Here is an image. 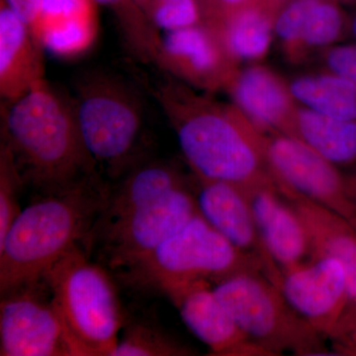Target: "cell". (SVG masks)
<instances>
[{
  "instance_id": "1",
  "label": "cell",
  "mask_w": 356,
  "mask_h": 356,
  "mask_svg": "<svg viewBox=\"0 0 356 356\" xmlns=\"http://www.w3.org/2000/svg\"><path fill=\"white\" fill-rule=\"evenodd\" d=\"M108 188L89 175L21 211L0 242L1 295L39 282L72 248L88 242Z\"/></svg>"
},
{
  "instance_id": "2",
  "label": "cell",
  "mask_w": 356,
  "mask_h": 356,
  "mask_svg": "<svg viewBox=\"0 0 356 356\" xmlns=\"http://www.w3.org/2000/svg\"><path fill=\"white\" fill-rule=\"evenodd\" d=\"M2 139L13 151L23 180L55 193L95 175L74 110L46 79L10 103Z\"/></svg>"
},
{
  "instance_id": "3",
  "label": "cell",
  "mask_w": 356,
  "mask_h": 356,
  "mask_svg": "<svg viewBox=\"0 0 356 356\" xmlns=\"http://www.w3.org/2000/svg\"><path fill=\"white\" fill-rule=\"evenodd\" d=\"M177 132L180 149L197 177L248 188L275 184L257 140L242 119L177 84L154 88Z\"/></svg>"
},
{
  "instance_id": "4",
  "label": "cell",
  "mask_w": 356,
  "mask_h": 356,
  "mask_svg": "<svg viewBox=\"0 0 356 356\" xmlns=\"http://www.w3.org/2000/svg\"><path fill=\"white\" fill-rule=\"evenodd\" d=\"M51 301L79 356H111L123 327L111 278L76 245L44 274Z\"/></svg>"
},
{
  "instance_id": "5",
  "label": "cell",
  "mask_w": 356,
  "mask_h": 356,
  "mask_svg": "<svg viewBox=\"0 0 356 356\" xmlns=\"http://www.w3.org/2000/svg\"><path fill=\"white\" fill-rule=\"evenodd\" d=\"M243 273H261L257 255L238 250L200 214H196L154 252L125 270L137 286L163 294L197 280L220 281Z\"/></svg>"
},
{
  "instance_id": "6",
  "label": "cell",
  "mask_w": 356,
  "mask_h": 356,
  "mask_svg": "<svg viewBox=\"0 0 356 356\" xmlns=\"http://www.w3.org/2000/svg\"><path fill=\"white\" fill-rule=\"evenodd\" d=\"M238 327L270 355H330L325 337L261 273H243L213 287Z\"/></svg>"
},
{
  "instance_id": "7",
  "label": "cell",
  "mask_w": 356,
  "mask_h": 356,
  "mask_svg": "<svg viewBox=\"0 0 356 356\" xmlns=\"http://www.w3.org/2000/svg\"><path fill=\"white\" fill-rule=\"evenodd\" d=\"M89 156L118 177L139 145L143 110L131 88L113 76L93 74L79 84L74 105Z\"/></svg>"
},
{
  "instance_id": "8",
  "label": "cell",
  "mask_w": 356,
  "mask_h": 356,
  "mask_svg": "<svg viewBox=\"0 0 356 356\" xmlns=\"http://www.w3.org/2000/svg\"><path fill=\"white\" fill-rule=\"evenodd\" d=\"M198 213L196 197L184 185L106 226L93 229L88 242L95 243L111 268L126 270L154 252Z\"/></svg>"
},
{
  "instance_id": "9",
  "label": "cell",
  "mask_w": 356,
  "mask_h": 356,
  "mask_svg": "<svg viewBox=\"0 0 356 356\" xmlns=\"http://www.w3.org/2000/svg\"><path fill=\"white\" fill-rule=\"evenodd\" d=\"M255 139L277 189H289L329 208L355 225L356 200L350 178L298 138L276 133Z\"/></svg>"
},
{
  "instance_id": "10",
  "label": "cell",
  "mask_w": 356,
  "mask_h": 356,
  "mask_svg": "<svg viewBox=\"0 0 356 356\" xmlns=\"http://www.w3.org/2000/svg\"><path fill=\"white\" fill-rule=\"evenodd\" d=\"M38 283L1 295L0 355L79 356L53 301Z\"/></svg>"
},
{
  "instance_id": "11",
  "label": "cell",
  "mask_w": 356,
  "mask_h": 356,
  "mask_svg": "<svg viewBox=\"0 0 356 356\" xmlns=\"http://www.w3.org/2000/svg\"><path fill=\"white\" fill-rule=\"evenodd\" d=\"M277 288L290 305L327 339L346 315L348 276L341 262L332 257H312L283 271Z\"/></svg>"
},
{
  "instance_id": "12",
  "label": "cell",
  "mask_w": 356,
  "mask_h": 356,
  "mask_svg": "<svg viewBox=\"0 0 356 356\" xmlns=\"http://www.w3.org/2000/svg\"><path fill=\"white\" fill-rule=\"evenodd\" d=\"M166 296L175 304L184 324L218 356H269L238 327L218 298L208 280L173 288Z\"/></svg>"
},
{
  "instance_id": "13",
  "label": "cell",
  "mask_w": 356,
  "mask_h": 356,
  "mask_svg": "<svg viewBox=\"0 0 356 356\" xmlns=\"http://www.w3.org/2000/svg\"><path fill=\"white\" fill-rule=\"evenodd\" d=\"M229 54L208 24L166 32L156 60L159 67L205 88H216L231 79Z\"/></svg>"
},
{
  "instance_id": "14",
  "label": "cell",
  "mask_w": 356,
  "mask_h": 356,
  "mask_svg": "<svg viewBox=\"0 0 356 356\" xmlns=\"http://www.w3.org/2000/svg\"><path fill=\"white\" fill-rule=\"evenodd\" d=\"M241 191L262 242L280 270H290L310 261L312 245L305 226L276 185H257Z\"/></svg>"
},
{
  "instance_id": "15",
  "label": "cell",
  "mask_w": 356,
  "mask_h": 356,
  "mask_svg": "<svg viewBox=\"0 0 356 356\" xmlns=\"http://www.w3.org/2000/svg\"><path fill=\"white\" fill-rule=\"evenodd\" d=\"M198 178L199 213L238 250L259 257L266 277L277 287L282 271L262 242L243 192L228 182Z\"/></svg>"
},
{
  "instance_id": "16",
  "label": "cell",
  "mask_w": 356,
  "mask_h": 356,
  "mask_svg": "<svg viewBox=\"0 0 356 356\" xmlns=\"http://www.w3.org/2000/svg\"><path fill=\"white\" fill-rule=\"evenodd\" d=\"M280 192L305 226L310 238L312 257H332L343 266L348 276V306L341 323L355 318L356 227L339 213L297 192L289 189H280Z\"/></svg>"
},
{
  "instance_id": "17",
  "label": "cell",
  "mask_w": 356,
  "mask_h": 356,
  "mask_svg": "<svg viewBox=\"0 0 356 356\" xmlns=\"http://www.w3.org/2000/svg\"><path fill=\"white\" fill-rule=\"evenodd\" d=\"M97 6L95 0H42L33 36L57 57L83 55L97 38Z\"/></svg>"
},
{
  "instance_id": "18",
  "label": "cell",
  "mask_w": 356,
  "mask_h": 356,
  "mask_svg": "<svg viewBox=\"0 0 356 356\" xmlns=\"http://www.w3.org/2000/svg\"><path fill=\"white\" fill-rule=\"evenodd\" d=\"M43 51L29 25L0 0V95L4 102H16L44 79Z\"/></svg>"
},
{
  "instance_id": "19",
  "label": "cell",
  "mask_w": 356,
  "mask_h": 356,
  "mask_svg": "<svg viewBox=\"0 0 356 356\" xmlns=\"http://www.w3.org/2000/svg\"><path fill=\"white\" fill-rule=\"evenodd\" d=\"M229 81L236 105L257 127L289 135L296 109L280 77L266 67H252Z\"/></svg>"
},
{
  "instance_id": "20",
  "label": "cell",
  "mask_w": 356,
  "mask_h": 356,
  "mask_svg": "<svg viewBox=\"0 0 356 356\" xmlns=\"http://www.w3.org/2000/svg\"><path fill=\"white\" fill-rule=\"evenodd\" d=\"M274 19V31L290 47L330 46L348 26L343 10L332 0H290Z\"/></svg>"
},
{
  "instance_id": "21",
  "label": "cell",
  "mask_w": 356,
  "mask_h": 356,
  "mask_svg": "<svg viewBox=\"0 0 356 356\" xmlns=\"http://www.w3.org/2000/svg\"><path fill=\"white\" fill-rule=\"evenodd\" d=\"M181 186L184 184L179 173L165 163L153 161L138 165L116 186L108 188L104 206L93 229L106 226L136 208Z\"/></svg>"
},
{
  "instance_id": "22",
  "label": "cell",
  "mask_w": 356,
  "mask_h": 356,
  "mask_svg": "<svg viewBox=\"0 0 356 356\" xmlns=\"http://www.w3.org/2000/svg\"><path fill=\"white\" fill-rule=\"evenodd\" d=\"M273 23L268 6L250 0L207 24L216 31L231 57L257 60L269 50Z\"/></svg>"
},
{
  "instance_id": "23",
  "label": "cell",
  "mask_w": 356,
  "mask_h": 356,
  "mask_svg": "<svg viewBox=\"0 0 356 356\" xmlns=\"http://www.w3.org/2000/svg\"><path fill=\"white\" fill-rule=\"evenodd\" d=\"M289 135L336 165L356 163V121L325 116L301 107L295 112Z\"/></svg>"
},
{
  "instance_id": "24",
  "label": "cell",
  "mask_w": 356,
  "mask_h": 356,
  "mask_svg": "<svg viewBox=\"0 0 356 356\" xmlns=\"http://www.w3.org/2000/svg\"><path fill=\"white\" fill-rule=\"evenodd\" d=\"M290 92L307 109L325 116L356 121V84L330 72L298 77L289 86Z\"/></svg>"
},
{
  "instance_id": "25",
  "label": "cell",
  "mask_w": 356,
  "mask_h": 356,
  "mask_svg": "<svg viewBox=\"0 0 356 356\" xmlns=\"http://www.w3.org/2000/svg\"><path fill=\"white\" fill-rule=\"evenodd\" d=\"M107 7L120 26L129 48L140 60L154 62L161 37L138 0H95Z\"/></svg>"
},
{
  "instance_id": "26",
  "label": "cell",
  "mask_w": 356,
  "mask_h": 356,
  "mask_svg": "<svg viewBox=\"0 0 356 356\" xmlns=\"http://www.w3.org/2000/svg\"><path fill=\"white\" fill-rule=\"evenodd\" d=\"M191 348L170 337L161 327L147 320L128 321L124 325L121 341L111 356H182L193 355Z\"/></svg>"
},
{
  "instance_id": "27",
  "label": "cell",
  "mask_w": 356,
  "mask_h": 356,
  "mask_svg": "<svg viewBox=\"0 0 356 356\" xmlns=\"http://www.w3.org/2000/svg\"><path fill=\"white\" fill-rule=\"evenodd\" d=\"M22 175L13 151L1 140L0 145V242L6 238L7 232L21 212L18 198Z\"/></svg>"
},
{
  "instance_id": "28",
  "label": "cell",
  "mask_w": 356,
  "mask_h": 356,
  "mask_svg": "<svg viewBox=\"0 0 356 356\" xmlns=\"http://www.w3.org/2000/svg\"><path fill=\"white\" fill-rule=\"evenodd\" d=\"M145 11L154 27L165 32L201 24L204 16L198 0H149Z\"/></svg>"
},
{
  "instance_id": "29",
  "label": "cell",
  "mask_w": 356,
  "mask_h": 356,
  "mask_svg": "<svg viewBox=\"0 0 356 356\" xmlns=\"http://www.w3.org/2000/svg\"><path fill=\"white\" fill-rule=\"evenodd\" d=\"M325 64L330 72L356 84V42L332 47L325 55Z\"/></svg>"
},
{
  "instance_id": "30",
  "label": "cell",
  "mask_w": 356,
  "mask_h": 356,
  "mask_svg": "<svg viewBox=\"0 0 356 356\" xmlns=\"http://www.w3.org/2000/svg\"><path fill=\"white\" fill-rule=\"evenodd\" d=\"M329 339L334 355L356 356V317L339 325Z\"/></svg>"
},
{
  "instance_id": "31",
  "label": "cell",
  "mask_w": 356,
  "mask_h": 356,
  "mask_svg": "<svg viewBox=\"0 0 356 356\" xmlns=\"http://www.w3.org/2000/svg\"><path fill=\"white\" fill-rule=\"evenodd\" d=\"M7 6L20 16L32 29L38 17L42 0H4Z\"/></svg>"
},
{
  "instance_id": "32",
  "label": "cell",
  "mask_w": 356,
  "mask_h": 356,
  "mask_svg": "<svg viewBox=\"0 0 356 356\" xmlns=\"http://www.w3.org/2000/svg\"><path fill=\"white\" fill-rule=\"evenodd\" d=\"M248 1L250 0H215L216 13H215L214 17L208 21V22H212V21L218 19V18L224 15L225 13H229V11L243 6V4L247 3Z\"/></svg>"
},
{
  "instance_id": "33",
  "label": "cell",
  "mask_w": 356,
  "mask_h": 356,
  "mask_svg": "<svg viewBox=\"0 0 356 356\" xmlns=\"http://www.w3.org/2000/svg\"><path fill=\"white\" fill-rule=\"evenodd\" d=\"M202 7L203 14L208 20L214 17L216 13V4L215 0H198Z\"/></svg>"
},
{
  "instance_id": "34",
  "label": "cell",
  "mask_w": 356,
  "mask_h": 356,
  "mask_svg": "<svg viewBox=\"0 0 356 356\" xmlns=\"http://www.w3.org/2000/svg\"><path fill=\"white\" fill-rule=\"evenodd\" d=\"M348 31H350L351 36L356 41V11L355 14H353V17L350 18V20L348 21Z\"/></svg>"
},
{
  "instance_id": "35",
  "label": "cell",
  "mask_w": 356,
  "mask_h": 356,
  "mask_svg": "<svg viewBox=\"0 0 356 356\" xmlns=\"http://www.w3.org/2000/svg\"><path fill=\"white\" fill-rule=\"evenodd\" d=\"M348 177H350V181L351 184V188H353V195H355L356 199V172L350 175Z\"/></svg>"
},
{
  "instance_id": "36",
  "label": "cell",
  "mask_w": 356,
  "mask_h": 356,
  "mask_svg": "<svg viewBox=\"0 0 356 356\" xmlns=\"http://www.w3.org/2000/svg\"><path fill=\"white\" fill-rule=\"evenodd\" d=\"M257 1L261 2L266 6H270V4L276 3V2L282 1V0H257Z\"/></svg>"
},
{
  "instance_id": "37",
  "label": "cell",
  "mask_w": 356,
  "mask_h": 356,
  "mask_svg": "<svg viewBox=\"0 0 356 356\" xmlns=\"http://www.w3.org/2000/svg\"><path fill=\"white\" fill-rule=\"evenodd\" d=\"M147 1H149V0H138V2H139L140 6H142L143 8H144V9H145V6H147Z\"/></svg>"
},
{
  "instance_id": "38",
  "label": "cell",
  "mask_w": 356,
  "mask_h": 356,
  "mask_svg": "<svg viewBox=\"0 0 356 356\" xmlns=\"http://www.w3.org/2000/svg\"><path fill=\"white\" fill-rule=\"evenodd\" d=\"M332 1L337 2V3H339V2H351V1H355V0H332Z\"/></svg>"
},
{
  "instance_id": "39",
  "label": "cell",
  "mask_w": 356,
  "mask_h": 356,
  "mask_svg": "<svg viewBox=\"0 0 356 356\" xmlns=\"http://www.w3.org/2000/svg\"><path fill=\"white\" fill-rule=\"evenodd\" d=\"M355 226L356 227V222H355Z\"/></svg>"
}]
</instances>
